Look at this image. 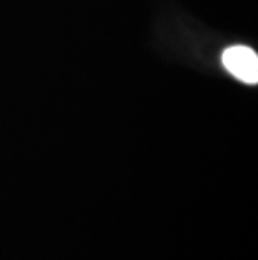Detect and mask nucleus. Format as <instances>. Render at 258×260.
I'll use <instances>...</instances> for the list:
<instances>
[{
    "mask_svg": "<svg viewBox=\"0 0 258 260\" xmlns=\"http://www.w3.org/2000/svg\"><path fill=\"white\" fill-rule=\"evenodd\" d=\"M223 66L230 74L246 84H256L258 81V57L255 51L245 46H233L225 51Z\"/></svg>",
    "mask_w": 258,
    "mask_h": 260,
    "instance_id": "f257e3e1",
    "label": "nucleus"
}]
</instances>
